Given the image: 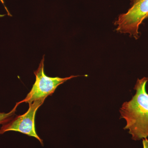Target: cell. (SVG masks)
<instances>
[{
    "instance_id": "cell-1",
    "label": "cell",
    "mask_w": 148,
    "mask_h": 148,
    "mask_svg": "<svg viewBox=\"0 0 148 148\" xmlns=\"http://www.w3.org/2000/svg\"><path fill=\"white\" fill-rule=\"evenodd\" d=\"M148 78L138 79L132 99L123 104L120 109L122 118L126 121L124 129L128 130L132 140L139 141L148 138V93L146 85Z\"/></svg>"
},
{
    "instance_id": "cell-2",
    "label": "cell",
    "mask_w": 148,
    "mask_h": 148,
    "mask_svg": "<svg viewBox=\"0 0 148 148\" xmlns=\"http://www.w3.org/2000/svg\"><path fill=\"white\" fill-rule=\"evenodd\" d=\"M148 17V0H132L128 11L120 14L115 21L116 31L138 39L140 25Z\"/></svg>"
},
{
    "instance_id": "cell-3",
    "label": "cell",
    "mask_w": 148,
    "mask_h": 148,
    "mask_svg": "<svg viewBox=\"0 0 148 148\" xmlns=\"http://www.w3.org/2000/svg\"><path fill=\"white\" fill-rule=\"evenodd\" d=\"M44 60L43 56L38 68L34 73L36 76L35 83L27 97L24 100L17 103L18 105L23 103L29 104L38 100H45L47 96L53 94L58 86L68 80L79 76L72 75L65 78L48 77L44 73Z\"/></svg>"
},
{
    "instance_id": "cell-4",
    "label": "cell",
    "mask_w": 148,
    "mask_h": 148,
    "mask_svg": "<svg viewBox=\"0 0 148 148\" xmlns=\"http://www.w3.org/2000/svg\"><path fill=\"white\" fill-rule=\"evenodd\" d=\"M45 100H40L29 103V108L25 113L16 116L10 121L3 125L0 129V134L8 131H16L31 137H34L43 145V140L37 134L35 119L38 109L42 105Z\"/></svg>"
},
{
    "instance_id": "cell-5",
    "label": "cell",
    "mask_w": 148,
    "mask_h": 148,
    "mask_svg": "<svg viewBox=\"0 0 148 148\" xmlns=\"http://www.w3.org/2000/svg\"><path fill=\"white\" fill-rule=\"evenodd\" d=\"M18 103H16L14 108L9 112L5 113L4 112H0V124H5L9 122L12 119L15 115L16 108L18 106Z\"/></svg>"
},
{
    "instance_id": "cell-6",
    "label": "cell",
    "mask_w": 148,
    "mask_h": 148,
    "mask_svg": "<svg viewBox=\"0 0 148 148\" xmlns=\"http://www.w3.org/2000/svg\"><path fill=\"white\" fill-rule=\"evenodd\" d=\"M143 148H148V138L143 140Z\"/></svg>"
}]
</instances>
